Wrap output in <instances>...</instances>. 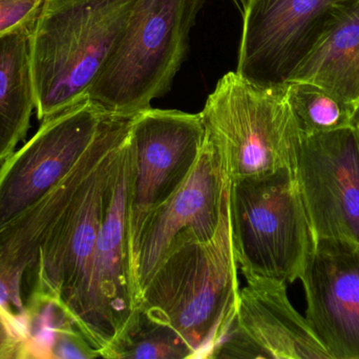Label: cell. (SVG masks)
<instances>
[{"instance_id":"cell-10","label":"cell","mask_w":359,"mask_h":359,"mask_svg":"<svg viewBox=\"0 0 359 359\" xmlns=\"http://www.w3.org/2000/svg\"><path fill=\"white\" fill-rule=\"evenodd\" d=\"M230 188L231 181L219 153L205 138L200 157L189 176L141 230L132 257L138 299L141 289L177 240L215 237L229 212Z\"/></svg>"},{"instance_id":"cell-13","label":"cell","mask_w":359,"mask_h":359,"mask_svg":"<svg viewBox=\"0 0 359 359\" xmlns=\"http://www.w3.org/2000/svg\"><path fill=\"white\" fill-rule=\"evenodd\" d=\"M299 280L306 320L332 359H359V244L316 238Z\"/></svg>"},{"instance_id":"cell-8","label":"cell","mask_w":359,"mask_h":359,"mask_svg":"<svg viewBox=\"0 0 359 359\" xmlns=\"http://www.w3.org/2000/svg\"><path fill=\"white\" fill-rule=\"evenodd\" d=\"M109 115L86 99L40 122L35 135L0 167V231L65 181Z\"/></svg>"},{"instance_id":"cell-1","label":"cell","mask_w":359,"mask_h":359,"mask_svg":"<svg viewBox=\"0 0 359 359\" xmlns=\"http://www.w3.org/2000/svg\"><path fill=\"white\" fill-rule=\"evenodd\" d=\"M136 0H43L29 30L38 120L86 100Z\"/></svg>"},{"instance_id":"cell-21","label":"cell","mask_w":359,"mask_h":359,"mask_svg":"<svg viewBox=\"0 0 359 359\" xmlns=\"http://www.w3.org/2000/svg\"><path fill=\"white\" fill-rule=\"evenodd\" d=\"M354 128H355L356 133H358V145H359V109L356 111L355 116H354L353 122Z\"/></svg>"},{"instance_id":"cell-22","label":"cell","mask_w":359,"mask_h":359,"mask_svg":"<svg viewBox=\"0 0 359 359\" xmlns=\"http://www.w3.org/2000/svg\"><path fill=\"white\" fill-rule=\"evenodd\" d=\"M234 2H236L238 6H240L241 11H244L245 8H246L247 4H249V1L250 0H233Z\"/></svg>"},{"instance_id":"cell-3","label":"cell","mask_w":359,"mask_h":359,"mask_svg":"<svg viewBox=\"0 0 359 359\" xmlns=\"http://www.w3.org/2000/svg\"><path fill=\"white\" fill-rule=\"evenodd\" d=\"M133 117L109 114L82 156L75 189L40 242L25 308L36 297L54 299L76 324L122 143Z\"/></svg>"},{"instance_id":"cell-7","label":"cell","mask_w":359,"mask_h":359,"mask_svg":"<svg viewBox=\"0 0 359 359\" xmlns=\"http://www.w3.org/2000/svg\"><path fill=\"white\" fill-rule=\"evenodd\" d=\"M204 143L200 113L151 107L132 118L128 133L132 257L143 226L189 176Z\"/></svg>"},{"instance_id":"cell-9","label":"cell","mask_w":359,"mask_h":359,"mask_svg":"<svg viewBox=\"0 0 359 359\" xmlns=\"http://www.w3.org/2000/svg\"><path fill=\"white\" fill-rule=\"evenodd\" d=\"M350 0H250L236 72L263 86L288 84L335 10Z\"/></svg>"},{"instance_id":"cell-16","label":"cell","mask_w":359,"mask_h":359,"mask_svg":"<svg viewBox=\"0 0 359 359\" xmlns=\"http://www.w3.org/2000/svg\"><path fill=\"white\" fill-rule=\"evenodd\" d=\"M107 359L196 358L194 350L172 327L137 306L122 330L101 352Z\"/></svg>"},{"instance_id":"cell-19","label":"cell","mask_w":359,"mask_h":359,"mask_svg":"<svg viewBox=\"0 0 359 359\" xmlns=\"http://www.w3.org/2000/svg\"><path fill=\"white\" fill-rule=\"evenodd\" d=\"M43 0H0V37L31 30Z\"/></svg>"},{"instance_id":"cell-2","label":"cell","mask_w":359,"mask_h":359,"mask_svg":"<svg viewBox=\"0 0 359 359\" xmlns=\"http://www.w3.org/2000/svg\"><path fill=\"white\" fill-rule=\"evenodd\" d=\"M229 212L215 237L177 240L139 295V305L172 327L196 358H207L229 328L240 284Z\"/></svg>"},{"instance_id":"cell-6","label":"cell","mask_w":359,"mask_h":359,"mask_svg":"<svg viewBox=\"0 0 359 359\" xmlns=\"http://www.w3.org/2000/svg\"><path fill=\"white\" fill-rule=\"evenodd\" d=\"M230 223L244 278L263 276L287 284L299 280L316 236L295 172L283 170L231 183Z\"/></svg>"},{"instance_id":"cell-12","label":"cell","mask_w":359,"mask_h":359,"mask_svg":"<svg viewBox=\"0 0 359 359\" xmlns=\"http://www.w3.org/2000/svg\"><path fill=\"white\" fill-rule=\"evenodd\" d=\"M245 278L233 320L207 358L332 359L291 305L287 282Z\"/></svg>"},{"instance_id":"cell-11","label":"cell","mask_w":359,"mask_h":359,"mask_svg":"<svg viewBox=\"0 0 359 359\" xmlns=\"http://www.w3.org/2000/svg\"><path fill=\"white\" fill-rule=\"evenodd\" d=\"M295 176L316 238L359 244V145L354 126L303 134Z\"/></svg>"},{"instance_id":"cell-5","label":"cell","mask_w":359,"mask_h":359,"mask_svg":"<svg viewBox=\"0 0 359 359\" xmlns=\"http://www.w3.org/2000/svg\"><path fill=\"white\" fill-rule=\"evenodd\" d=\"M205 1L136 0L123 35L88 98L107 113L132 117L168 94Z\"/></svg>"},{"instance_id":"cell-17","label":"cell","mask_w":359,"mask_h":359,"mask_svg":"<svg viewBox=\"0 0 359 359\" xmlns=\"http://www.w3.org/2000/svg\"><path fill=\"white\" fill-rule=\"evenodd\" d=\"M293 111L304 135L353 126L356 112L330 93L309 84H288Z\"/></svg>"},{"instance_id":"cell-15","label":"cell","mask_w":359,"mask_h":359,"mask_svg":"<svg viewBox=\"0 0 359 359\" xmlns=\"http://www.w3.org/2000/svg\"><path fill=\"white\" fill-rule=\"evenodd\" d=\"M29 30L0 37V164L27 137L35 110Z\"/></svg>"},{"instance_id":"cell-14","label":"cell","mask_w":359,"mask_h":359,"mask_svg":"<svg viewBox=\"0 0 359 359\" xmlns=\"http://www.w3.org/2000/svg\"><path fill=\"white\" fill-rule=\"evenodd\" d=\"M309 84L359 109V0L339 6L289 84Z\"/></svg>"},{"instance_id":"cell-4","label":"cell","mask_w":359,"mask_h":359,"mask_svg":"<svg viewBox=\"0 0 359 359\" xmlns=\"http://www.w3.org/2000/svg\"><path fill=\"white\" fill-rule=\"evenodd\" d=\"M231 183L297 171L301 126L288 84L263 86L238 72L219 78L200 113Z\"/></svg>"},{"instance_id":"cell-20","label":"cell","mask_w":359,"mask_h":359,"mask_svg":"<svg viewBox=\"0 0 359 359\" xmlns=\"http://www.w3.org/2000/svg\"><path fill=\"white\" fill-rule=\"evenodd\" d=\"M23 339L0 309V359L22 358Z\"/></svg>"},{"instance_id":"cell-18","label":"cell","mask_w":359,"mask_h":359,"mask_svg":"<svg viewBox=\"0 0 359 359\" xmlns=\"http://www.w3.org/2000/svg\"><path fill=\"white\" fill-rule=\"evenodd\" d=\"M101 358L76 325L55 331L48 345L46 358L93 359Z\"/></svg>"}]
</instances>
